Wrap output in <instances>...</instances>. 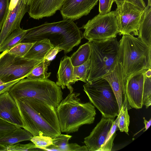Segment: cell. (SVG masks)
<instances>
[{"label": "cell", "instance_id": "cell-1", "mask_svg": "<svg viewBox=\"0 0 151 151\" xmlns=\"http://www.w3.org/2000/svg\"><path fill=\"white\" fill-rule=\"evenodd\" d=\"M21 118L23 128L33 136L43 135L54 138L61 134L56 109L35 98L15 99Z\"/></svg>", "mask_w": 151, "mask_h": 151}, {"label": "cell", "instance_id": "cell-2", "mask_svg": "<svg viewBox=\"0 0 151 151\" xmlns=\"http://www.w3.org/2000/svg\"><path fill=\"white\" fill-rule=\"evenodd\" d=\"M83 38L82 32L73 21L65 19L56 22H45L26 29L21 42L33 43L48 39L54 48L63 50L66 54L78 46Z\"/></svg>", "mask_w": 151, "mask_h": 151}, {"label": "cell", "instance_id": "cell-3", "mask_svg": "<svg viewBox=\"0 0 151 151\" xmlns=\"http://www.w3.org/2000/svg\"><path fill=\"white\" fill-rule=\"evenodd\" d=\"M80 95L70 93L56 108L62 132L69 134L77 132L82 126L92 124L94 121L95 107L90 102H81L78 97Z\"/></svg>", "mask_w": 151, "mask_h": 151}, {"label": "cell", "instance_id": "cell-4", "mask_svg": "<svg viewBox=\"0 0 151 151\" xmlns=\"http://www.w3.org/2000/svg\"><path fill=\"white\" fill-rule=\"evenodd\" d=\"M151 46L140 38L123 35L119 42L117 58L127 79L151 68Z\"/></svg>", "mask_w": 151, "mask_h": 151}, {"label": "cell", "instance_id": "cell-5", "mask_svg": "<svg viewBox=\"0 0 151 151\" xmlns=\"http://www.w3.org/2000/svg\"><path fill=\"white\" fill-rule=\"evenodd\" d=\"M14 99L29 97L39 99L56 108L63 99L61 87L49 79H22L9 92Z\"/></svg>", "mask_w": 151, "mask_h": 151}, {"label": "cell", "instance_id": "cell-6", "mask_svg": "<svg viewBox=\"0 0 151 151\" xmlns=\"http://www.w3.org/2000/svg\"><path fill=\"white\" fill-rule=\"evenodd\" d=\"M91 47V66L87 82L102 78L117 59L119 42L116 37L88 40Z\"/></svg>", "mask_w": 151, "mask_h": 151}, {"label": "cell", "instance_id": "cell-7", "mask_svg": "<svg viewBox=\"0 0 151 151\" xmlns=\"http://www.w3.org/2000/svg\"><path fill=\"white\" fill-rule=\"evenodd\" d=\"M83 90L90 102L101 113L102 116L114 119L119 113L116 96L108 81L101 78L87 82Z\"/></svg>", "mask_w": 151, "mask_h": 151}, {"label": "cell", "instance_id": "cell-8", "mask_svg": "<svg viewBox=\"0 0 151 151\" xmlns=\"http://www.w3.org/2000/svg\"><path fill=\"white\" fill-rule=\"evenodd\" d=\"M43 59H29L3 52L0 54V79L4 83L24 78Z\"/></svg>", "mask_w": 151, "mask_h": 151}, {"label": "cell", "instance_id": "cell-9", "mask_svg": "<svg viewBox=\"0 0 151 151\" xmlns=\"http://www.w3.org/2000/svg\"><path fill=\"white\" fill-rule=\"evenodd\" d=\"M86 39L101 40L116 37L119 29L114 11L104 14H99L81 27Z\"/></svg>", "mask_w": 151, "mask_h": 151}, {"label": "cell", "instance_id": "cell-10", "mask_svg": "<svg viewBox=\"0 0 151 151\" xmlns=\"http://www.w3.org/2000/svg\"><path fill=\"white\" fill-rule=\"evenodd\" d=\"M145 72L138 73L127 79L126 94L131 108L140 109L144 105L147 109L151 106V78L146 76Z\"/></svg>", "mask_w": 151, "mask_h": 151}, {"label": "cell", "instance_id": "cell-11", "mask_svg": "<svg viewBox=\"0 0 151 151\" xmlns=\"http://www.w3.org/2000/svg\"><path fill=\"white\" fill-rule=\"evenodd\" d=\"M114 12L119 29V35L138 36L144 10L125 2L117 7Z\"/></svg>", "mask_w": 151, "mask_h": 151}, {"label": "cell", "instance_id": "cell-12", "mask_svg": "<svg viewBox=\"0 0 151 151\" xmlns=\"http://www.w3.org/2000/svg\"><path fill=\"white\" fill-rule=\"evenodd\" d=\"M102 78L106 80L111 87L117 99L119 112L127 98L126 86L127 78L118 58Z\"/></svg>", "mask_w": 151, "mask_h": 151}, {"label": "cell", "instance_id": "cell-13", "mask_svg": "<svg viewBox=\"0 0 151 151\" xmlns=\"http://www.w3.org/2000/svg\"><path fill=\"white\" fill-rule=\"evenodd\" d=\"M31 0H18L16 6L9 10L6 19L0 32V46L6 38L15 30L20 27L21 20L28 12Z\"/></svg>", "mask_w": 151, "mask_h": 151}, {"label": "cell", "instance_id": "cell-14", "mask_svg": "<svg viewBox=\"0 0 151 151\" xmlns=\"http://www.w3.org/2000/svg\"><path fill=\"white\" fill-rule=\"evenodd\" d=\"M99 0H65L59 10L63 19L73 21L88 14Z\"/></svg>", "mask_w": 151, "mask_h": 151}, {"label": "cell", "instance_id": "cell-15", "mask_svg": "<svg viewBox=\"0 0 151 151\" xmlns=\"http://www.w3.org/2000/svg\"><path fill=\"white\" fill-rule=\"evenodd\" d=\"M114 119L102 116L90 134L84 138V143L88 151H99L111 129Z\"/></svg>", "mask_w": 151, "mask_h": 151}, {"label": "cell", "instance_id": "cell-16", "mask_svg": "<svg viewBox=\"0 0 151 151\" xmlns=\"http://www.w3.org/2000/svg\"><path fill=\"white\" fill-rule=\"evenodd\" d=\"M0 118L23 128L21 118L15 100L9 92L0 94Z\"/></svg>", "mask_w": 151, "mask_h": 151}, {"label": "cell", "instance_id": "cell-17", "mask_svg": "<svg viewBox=\"0 0 151 151\" xmlns=\"http://www.w3.org/2000/svg\"><path fill=\"white\" fill-rule=\"evenodd\" d=\"M73 66L70 57L64 56L61 59L58 71L57 81L56 84L63 89L66 87L70 93L73 92V88L71 86L73 83Z\"/></svg>", "mask_w": 151, "mask_h": 151}, {"label": "cell", "instance_id": "cell-18", "mask_svg": "<svg viewBox=\"0 0 151 151\" xmlns=\"http://www.w3.org/2000/svg\"><path fill=\"white\" fill-rule=\"evenodd\" d=\"M54 48L48 39L36 41L24 57L36 60L45 59L50 52Z\"/></svg>", "mask_w": 151, "mask_h": 151}, {"label": "cell", "instance_id": "cell-19", "mask_svg": "<svg viewBox=\"0 0 151 151\" xmlns=\"http://www.w3.org/2000/svg\"><path fill=\"white\" fill-rule=\"evenodd\" d=\"M138 37L147 45L151 46V6L147 5L144 10Z\"/></svg>", "mask_w": 151, "mask_h": 151}, {"label": "cell", "instance_id": "cell-20", "mask_svg": "<svg viewBox=\"0 0 151 151\" xmlns=\"http://www.w3.org/2000/svg\"><path fill=\"white\" fill-rule=\"evenodd\" d=\"M33 136L28 131L17 127L15 129L0 138V144L7 147L19 142L30 141Z\"/></svg>", "mask_w": 151, "mask_h": 151}, {"label": "cell", "instance_id": "cell-21", "mask_svg": "<svg viewBox=\"0 0 151 151\" xmlns=\"http://www.w3.org/2000/svg\"><path fill=\"white\" fill-rule=\"evenodd\" d=\"M26 30L19 27L14 30L4 40L0 46V52L9 50L21 43Z\"/></svg>", "mask_w": 151, "mask_h": 151}, {"label": "cell", "instance_id": "cell-22", "mask_svg": "<svg viewBox=\"0 0 151 151\" xmlns=\"http://www.w3.org/2000/svg\"><path fill=\"white\" fill-rule=\"evenodd\" d=\"M91 52V46L88 42L81 46L70 57L73 66H79L87 61L90 58Z\"/></svg>", "mask_w": 151, "mask_h": 151}, {"label": "cell", "instance_id": "cell-23", "mask_svg": "<svg viewBox=\"0 0 151 151\" xmlns=\"http://www.w3.org/2000/svg\"><path fill=\"white\" fill-rule=\"evenodd\" d=\"M50 63V60L45 58L34 68L27 76V78L36 80L48 79L51 74L47 72Z\"/></svg>", "mask_w": 151, "mask_h": 151}, {"label": "cell", "instance_id": "cell-24", "mask_svg": "<svg viewBox=\"0 0 151 151\" xmlns=\"http://www.w3.org/2000/svg\"><path fill=\"white\" fill-rule=\"evenodd\" d=\"M72 136L60 134L52 139V144L45 148L44 151H70V143L69 141Z\"/></svg>", "mask_w": 151, "mask_h": 151}, {"label": "cell", "instance_id": "cell-25", "mask_svg": "<svg viewBox=\"0 0 151 151\" xmlns=\"http://www.w3.org/2000/svg\"><path fill=\"white\" fill-rule=\"evenodd\" d=\"M131 108L129 105L127 98L118 115L119 119L117 126L118 129L121 132H124L128 135L130 117L128 110Z\"/></svg>", "mask_w": 151, "mask_h": 151}, {"label": "cell", "instance_id": "cell-26", "mask_svg": "<svg viewBox=\"0 0 151 151\" xmlns=\"http://www.w3.org/2000/svg\"><path fill=\"white\" fill-rule=\"evenodd\" d=\"M91 66L90 58L83 64L76 66H73V83L78 81L85 83L87 82V78Z\"/></svg>", "mask_w": 151, "mask_h": 151}, {"label": "cell", "instance_id": "cell-27", "mask_svg": "<svg viewBox=\"0 0 151 151\" xmlns=\"http://www.w3.org/2000/svg\"><path fill=\"white\" fill-rule=\"evenodd\" d=\"M119 116L113 122L111 130L109 132L106 140L99 151H111L114 145V141L116 135V132L118 129V122Z\"/></svg>", "mask_w": 151, "mask_h": 151}, {"label": "cell", "instance_id": "cell-28", "mask_svg": "<svg viewBox=\"0 0 151 151\" xmlns=\"http://www.w3.org/2000/svg\"><path fill=\"white\" fill-rule=\"evenodd\" d=\"M36 147L43 150L52 144V139L48 136L43 135L40 133L39 135L33 136L30 140Z\"/></svg>", "mask_w": 151, "mask_h": 151}, {"label": "cell", "instance_id": "cell-29", "mask_svg": "<svg viewBox=\"0 0 151 151\" xmlns=\"http://www.w3.org/2000/svg\"><path fill=\"white\" fill-rule=\"evenodd\" d=\"M33 43H20L8 50L11 54L24 57L33 44Z\"/></svg>", "mask_w": 151, "mask_h": 151}, {"label": "cell", "instance_id": "cell-30", "mask_svg": "<svg viewBox=\"0 0 151 151\" xmlns=\"http://www.w3.org/2000/svg\"><path fill=\"white\" fill-rule=\"evenodd\" d=\"M7 151H44L43 150L36 147L33 142L27 144L18 143L6 147Z\"/></svg>", "mask_w": 151, "mask_h": 151}, {"label": "cell", "instance_id": "cell-31", "mask_svg": "<svg viewBox=\"0 0 151 151\" xmlns=\"http://www.w3.org/2000/svg\"><path fill=\"white\" fill-rule=\"evenodd\" d=\"M10 2V0H0V30L8 14Z\"/></svg>", "mask_w": 151, "mask_h": 151}, {"label": "cell", "instance_id": "cell-32", "mask_svg": "<svg viewBox=\"0 0 151 151\" xmlns=\"http://www.w3.org/2000/svg\"><path fill=\"white\" fill-rule=\"evenodd\" d=\"M17 127L0 118V138L13 131Z\"/></svg>", "mask_w": 151, "mask_h": 151}, {"label": "cell", "instance_id": "cell-33", "mask_svg": "<svg viewBox=\"0 0 151 151\" xmlns=\"http://www.w3.org/2000/svg\"><path fill=\"white\" fill-rule=\"evenodd\" d=\"M114 0H99V14H104L110 12Z\"/></svg>", "mask_w": 151, "mask_h": 151}, {"label": "cell", "instance_id": "cell-34", "mask_svg": "<svg viewBox=\"0 0 151 151\" xmlns=\"http://www.w3.org/2000/svg\"><path fill=\"white\" fill-rule=\"evenodd\" d=\"M117 7L121 6L125 2L130 3L142 10H144L146 5L143 0H114Z\"/></svg>", "mask_w": 151, "mask_h": 151}, {"label": "cell", "instance_id": "cell-35", "mask_svg": "<svg viewBox=\"0 0 151 151\" xmlns=\"http://www.w3.org/2000/svg\"><path fill=\"white\" fill-rule=\"evenodd\" d=\"M21 79L16 80L10 82L4 83L0 85V94L9 92L12 87Z\"/></svg>", "mask_w": 151, "mask_h": 151}, {"label": "cell", "instance_id": "cell-36", "mask_svg": "<svg viewBox=\"0 0 151 151\" xmlns=\"http://www.w3.org/2000/svg\"><path fill=\"white\" fill-rule=\"evenodd\" d=\"M144 123L145 125V129L144 131V132L146 131L150 127L151 124V118H150V120L147 121L146 120L145 117H143Z\"/></svg>", "mask_w": 151, "mask_h": 151}, {"label": "cell", "instance_id": "cell-37", "mask_svg": "<svg viewBox=\"0 0 151 151\" xmlns=\"http://www.w3.org/2000/svg\"><path fill=\"white\" fill-rule=\"evenodd\" d=\"M145 75L147 77H151V69H149L144 72Z\"/></svg>", "mask_w": 151, "mask_h": 151}, {"label": "cell", "instance_id": "cell-38", "mask_svg": "<svg viewBox=\"0 0 151 151\" xmlns=\"http://www.w3.org/2000/svg\"><path fill=\"white\" fill-rule=\"evenodd\" d=\"M0 151H7L6 147L0 144Z\"/></svg>", "mask_w": 151, "mask_h": 151}, {"label": "cell", "instance_id": "cell-39", "mask_svg": "<svg viewBox=\"0 0 151 151\" xmlns=\"http://www.w3.org/2000/svg\"><path fill=\"white\" fill-rule=\"evenodd\" d=\"M148 6H151V0H148Z\"/></svg>", "mask_w": 151, "mask_h": 151}, {"label": "cell", "instance_id": "cell-40", "mask_svg": "<svg viewBox=\"0 0 151 151\" xmlns=\"http://www.w3.org/2000/svg\"><path fill=\"white\" fill-rule=\"evenodd\" d=\"M4 83L0 79V85L3 84Z\"/></svg>", "mask_w": 151, "mask_h": 151}]
</instances>
